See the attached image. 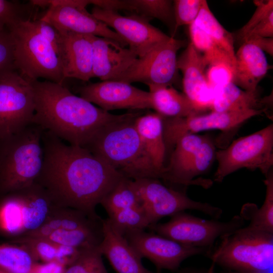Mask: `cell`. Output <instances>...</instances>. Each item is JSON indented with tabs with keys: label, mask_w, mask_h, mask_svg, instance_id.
<instances>
[{
	"label": "cell",
	"mask_w": 273,
	"mask_h": 273,
	"mask_svg": "<svg viewBox=\"0 0 273 273\" xmlns=\"http://www.w3.org/2000/svg\"><path fill=\"white\" fill-rule=\"evenodd\" d=\"M42 143L43 163L35 182L56 206L100 218L96 207L123 176L88 149L67 145L50 131H44Z\"/></svg>",
	"instance_id": "1"
},
{
	"label": "cell",
	"mask_w": 273,
	"mask_h": 273,
	"mask_svg": "<svg viewBox=\"0 0 273 273\" xmlns=\"http://www.w3.org/2000/svg\"><path fill=\"white\" fill-rule=\"evenodd\" d=\"M35 111L32 123L70 145L86 147L107 124L119 119L73 94L64 84L32 81Z\"/></svg>",
	"instance_id": "2"
},
{
	"label": "cell",
	"mask_w": 273,
	"mask_h": 273,
	"mask_svg": "<svg viewBox=\"0 0 273 273\" xmlns=\"http://www.w3.org/2000/svg\"><path fill=\"white\" fill-rule=\"evenodd\" d=\"M141 112H129L104 126L85 148L131 180L161 178L134 125Z\"/></svg>",
	"instance_id": "3"
},
{
	"label": "cell",
	"mask_w": 273,
	"mask_h": 273,
	"mask_svg": "<svg viewBox=\"0 0 273 273\" xmlns=\"http://www.w3.org/2000/svg\"><path fill=\"white\" fill-rule=\"evenodd\" d=\"M45 130L31 123L21 130L0 139V193L8 194L36 180L44 158L42 137Z\"/></svg>",
	"instance_id": "4"
},
{
	"label": "cell",
	"mask_w": 273,
	"mask_h": 273,
	"mask_svg": "<svg viewBox=\"0 0 273 273\" xmlns=\"http://www.w3.org/2000/svg\"><path fill=\"white\" fill-rule=\"evenodd\" d=\"M33 19L21 18L7 27L13 39L16 69L31 81L43 78L64 84L60 59L36 31Z\"/></svg>",
	"instance_id": "5"
},
{
	"label": "cell",
	"mask_w": 273,
	"mask_h": 273,
	"mask_svg": "<svg viewBox=\"0 0 273 273\" xmlns=\"http://www.w3.org/2000/svg\"><path fill=\"white\" fill-rule=\"evenodd\" d=\"M208 253L213 263L233 271L268 273L273 264V234L248 225L222 239Z\"/></svg>",
	"instance_id": "6"
},
{
	"label": "cell",
	"mask_w": 273,
	"mask_h": 273,
	"mask_svg": "<svg viewBox=\"0 0 273 273\" xmlns=\"http://www.w3.org/2000/svg\"><path fill=\"white\" fill-rule=\"evenodd\" d=\"M217 167L214 180L220 183L241 168L259 169L265 175L272 169L273 124L239 138L216 151Z\"/></svg>",
	"instance_id": "7"
},
{
	"label": "cell",
	"mask_w": 273,
	"mask_h": 273,
	"mask_svg": "<svg viewBox=\"0 0 273 273\" xmlns=\"http://www.w3.org/2000/svg\"><path fill=\"white\" fill-rule=\"evenodd\" d=\"M132 181L150 225L157 223L165 216H171L186 210L199 211L215 219L222 215L221 208L208 203L193 200L185 191L168 187L158 178H147Z\"/></svg>",
	"instance_id": "8"
},
{
	"label": "cell",
	"mask_w": 273,
	"mask_h": 273,
	"mask_svg": "<svg viewBox=\"0 0 273 273\" xmlns=\"http://www.w3.org/2000/svg\"><path fill=\"white\" fill-rule=\"evenodd\" d=\"M165 223H156L148 229L181 244L210 250L218 238L227 236L244 226L245 220L236 215L228 221L206 220L186 213H176Z\"/></svg>",
	"instance_id": "9"
},
{
	"label": "cell",
	"mask_w": 273,
	"mask_h": 273,
	"mask_svg": "<svg viewBox=\"0 0 273 273\" xmlns=\"http://www.w3.org/2000/svg\"><path fill=\"white\" fill-rule=\"evenodd\" d=\"M35 111L32 81L17 70L0 78V139L32 123Z\"/></svg>",
	"instance_id": "10"
},
{
	"label": "cell",
	"mask_w": 273,
	"mask_h": 273,
	"mask_svg": "<svg viewBox=\"0 0 273 273\" xmlns=\"http://www.w3.org/2000/svg\"><path fill=\"white\" fill-rule=\"evenodd\" d=\"M185 44V40L170 36L143 56L138 58L115 80L130 84L141 82L149 88L172 85L176 80L178 70L177 53Z\"/></svg>",
	"instance_id": "11"
},
{
	"label": "cell",
	"mask_w": 273,
	"mask_h": 273,
	"mask_svg": "<svg viewBox=\"0 0 273 273\" xmlns=\"http://www.w3.org/2000/svg\"><path fill=\"white\" fill-rule=\"evenodd\" d=\"M266 109L217 112L191 115L184 118H163L164 139L166 149L187 133L212 129L228 132L235 129L248 119L266 113Z\"/></svg>",
	"instance_id": "12"
},
{
	"label": "cell",
	"mask_w": 273,
	"mask_h": 273,
	"mask_svg": "<svg viewBox=\"0 0 273 273\" xmlns=\"http://www.w3.org/2000/svg\"><path fill=\"white\" fill-rule=\"evenodd\" d=\"M123 237L142 258L149 260L158 270H176L188 258L209 251L181 244L145 230L129 232Z\"/></svg>",
	"instance_id": "13"
},
{
	"label": "cell",
	"mask_w": 273,
	"mask_h": 273,
	"mask_svg": "<svg viewBox=\"0 0 273 273\" xmlns=\"http://www.w3.org/2000/svg\"><path fill=\"white\" fill-rule=\"evenodd\" d=\"M91 14L112 27L138 58L170 37L151 25V19L136 14L123 16L118 12L96 6L93 8Z\"/></svg>",
	"instance_id": "14"
},
{
	"label": "cell",
	"mask_w": 273,
	"mask_h": 273,
	"mask_svg": "<svg viewBox=\"0 0 273 273\" xmlns=\"http://www.w3.org/2000/svg\"><path fill=\"white\" fill-rule=\"evenodd\" d=\"M80 97L109 112L116 109H150V93L130 83L105 80L79 86Z\"/></svg>",
	"instance_id": "15"
},
{
	"label": "cell",
	"mask_w": 273,
	"mask_h": 273,
	"mask_svg": "<svg viewBox=\"0 0 273 273\" xmlns=\"http://www.w3.org/2000/svg\"><path fill=\"white\" fill-rule=\"evenodd\" d=\"M39 19L50 23L59 31L107 38L123 47L127 46L121 36L96 18L85 7L50 4L48 9Z\"/></svg>",
	"instance_id": "16"
},
{
	"label": "cell",
	"mask_w": 273,
	"mask_h": 273,
	"mask_svg": "<svg viewBox=\"0 0 273 273\" xmlns=\"http://www.w3.org/2000/svg\"><path fill=\"white\" fill-rule=\"evenodd\" d=\"M207 66L191 42L177 60V69L183 74L184 93L202 113L211 110L214 96L207 79Z\"/></svg>",
	"instance_id": "17"
},
{
	"label": "cell",
	"mask_w": 273,
	"mask_h": 273,
	"mask_svg": "<svg viewBox=\"0 0 273 273\" xmlns=\"http://www.w3.org/2000/svg\"><path fill=\"white\" fill-rule=\"evenodd\" d=\"M86 36L93 50V77L102 81L115 80L138 58L129 48L121 46L113 40L94 35Z\"/></svg>",
	"instance_id": "18"
},
{
	"label": "cell",
	"mask_w": 273,
	"mask_h": 273,
	"mask_svg": "<svg viewBox=\"0 0 273 273\" xmlns=\"http://www.w3.org/2000/svg\"><path fill=\"white\" fill-rule=\"evenodd\" d=\"M61 36L59 59L64 79L84 81L93 78L92 44L86 35L59 31Z\"/></svg>",
	"instance_id": "19"
},
{
	"label": "cell",
	"mask_w": 273,
	"mask_h": 273,
	"mask_svg": "<svg viewBox=\"0 0 273 273\" xmlns=\"http://www.w3.org/2000/svg\"><path fill=\"white\" fill-rule=\"evenodd\" d=\"M103 232L99 248L116 273H154L143 265L142 258L126 239L113 229L108 218L103 219Z\"/></svg>",
	"instance_id": "20"
},
{
	"label": "cell",
	"mask_w": 273,
	"mask_h": 273,
	"mask_svg": "<svg viewBox=\"0 0 273 273\" xmlns=\"http://www.w3.org/2000/svg\"><path fill=\"white\" fill-rule=\"evenodd\" d=\"M15 192L20 211V236L39 228L57 206L48 192L36 182Z\"/></svg>",
	"instance_id": "21"
},
{
	"label": "cell",
	"mask_w": 273,
	"mask_h": 273,
	"mask_svg": "<svg viewBox=\"0 0 273 273\" xmlns=\"http://www.w3.org/2000/svg\"><path fill=\"white\" fill-rule=\"evenodd\" d=\"M268 68L264 53L255 44L244 42L235 53L232 82L245 90L255 91Z\"/></svg>",
	"instance_id": "22"
},
{
	"label": "cell",
	"mask_w": 273,
	"mask_h": 273,
	"mask_svg": "<svg viewBox=\"0 0 273 273\" xmlns=\"http://www.w3.org/2000/svg\"><path fill=\"white\" fill-rule=\"evenodd\" d=\"M134 125L147 153L162 178L166 152L163 117L156 112L142 113L135 118Z\"/></svg>",
	"instance_id": "23"
},
{
	"label": "cell",
	"mask_w": 273,
	"mask_h": 273,
	"mask_svg": "<svg viewBox=\"0 0 273 273\" xmlns=\"http://www.w3.org/2000/svg\"><path fill=\"white\" fill-rule=\"evenodd\" d=\"M151 108L167 118H184L202 114L184 93L170 86L149 88Z\"/></svg>",
	"instance_id": "24"
},
{
	"label": "cell",
	"mask_w": 273,
	"mask_h": 273,
	"mask_svg": "<svg viewBox=\"0 0 273 273\" xmlns=\"http://www.w3.org/2000/svg\"><path fill=\"white\" fill-rule=\"evenodd\" d=\"M216 150L213 141L205 136L194 155L175 178L173 184L187 186L197 185L205 189L210 188L212 180L195 178L205 173L216 160Z\"/></svg>",
	"instance_id": "25"
},
{
	"label": "cell",
	"mask_w": 273,
	"mask_h": 273,
	"mask_svg": "<svg viewBox=\"0 0 273 273\" xmlns=\"http://www.w3.org/2000/svg\"><path fill=\"white\" fill-rule=\"evenodd\" d=\"M102 219L94 218L77 209L56 206L39 228L20 236L44 237L57 231H70L89 226Z\"/></svg>",
	"instance_id": "26"
},
{
	"label": "cell",
	"mask_w": 273,
	"mask_h": 273,
	"mask_svg": "<svg viewBox=\"0 0 273 273\" xmlns=\"http://www.w3.org/2000/svg\"><path fill=\"white\" fill-rule=\"evenodd\" d=\"M267 99L259 98L258 90H245L231 82L214 92L211 111L226 112L248 109H266L262 106Z\"/></svg>",
	"instance_id": "27"
},
{
	"label": "cell",
	"mask_w": 273,
	"mask_h": 273,
	"mask_svg": "<svg viewBox=\"0 0 273 273\" xmlns=\"http://www.w3.org/2000/svg\"><path fill=\"white\" fill-rule=\"evenodd\" d=\"M41 238L79 250L99 247L103 238V218L89 226L70 231H57Z\"/></svg>",
	"instance_id": "28"
},
{
	"label": "cell",
	"mask_w": 273,
	"mask_h": 273,
	"mask_svg": "<svg viewBox=\"0 0 273 273\" xmlns=\"http://www.w3.org/2000/svg\"><path fill=\"white\" fill-rule=\"evenodd\" d=\"M264 183L266 194L262 206L247 203L243 205L240 216L250 221L248 225L260 230L273 234V172L271 169L266 174Z\"/></svg>",
	"instance_id": "29"
},
{
	"label": "cell",
	"mask_w": 273,
	"mask_h": 273,
	"mask_svg": "<svg viewBox=\"0 0 273 273\" xmlns=\"http://www.w3.org/2000/svg\"><path fill=\"white\" fill-rule=\"evenodd\" d=\"M194 23L206 33L230 58L235 66L234 39L232 34L219 23L210 10L207 2L203 4Z\"/></svg>",
	"instance_id": "30"
},
{
	"label": "cell",
	"mask_w": 273,
	"mask_h": 273,
	"mask_svg": "<svg viewBox=\"0 0 273 273\" xmlns=\"http://www.w3.org/2000/svg\"><path fill=\"white\" fill-rule=\"evenodd\" d=\"M205 135L187 133L179 138L174 145L169 163L165 166L162 179L173 184L174 180L198 150Z\"/></svg>",
	"instance_id": "31"
},
{
	"label": "cell",
	"mask_w": 273,
	"mask_h": 273,
	"mask_svg": "<svg viewBox=\"0 0 273 273\" xmlns=\"http://www.w3.org/2000/svg\"><path fill=\"white\" fill-rule=\"evenodd\" d=\"M39 262L21 245H0V270L9 273H32Z\"/></svg>",
	"instance_id": "32"
},
{
	"label": "cell",
	"mask_w": 273,
	"mask_h": 273,
	"mask_svg": "<svg viewBox=\"0 0 273 273\" xmlns=\"http://www.w3.org/2000/svg\"><path fill=\"white\" fill-rule=\"evenodd\" d=\"M125 10L151 19H159L171 29L173 37L175 22L172 1L125 0Z\"/></svg>",
	"instance_id": "33"
},
{
	"label": "cell",
	"mask_w": 273,
	"mask_h": 273,
	"mask_svg": "<svg viewBox=\"0 0 273 273\" xmlns=\"http://www.w3.org/2000/svg\"><path fill=\"white\" fill-rule=\"evenodd\" d=\"M100 204L108 216L121 210L141 205L132 180L124 177L107 193Z\"/></svg>",
	"instance_id": "34"
},
{
	"label": "cell",
	"mask_w": 273,
	"mask_h": 273,
	"mask_svg": "<svg viewBox=\"0 0 273 273\" xmlns=\"http://www.w3.org/2000/svg\"><path fill=\"white\" fill-rule=\"evenodd\" d=\"M189 34L190 42L202 56L207 66L224 64L234 70V64L229 56L194 22L189 25Z\"/></svg>",
	"instance_id": "35"
},
{
	"label": "cell",
	"mask_w": 273,
	"mask_h": 273,
	"mask_svg": "<svg viewBox=\"0 0 273 273\" xmlns=\"http://www.w3.org/2000/svg\"><path fill=\"white\" fill-rule=\"evenodd\" d=\"M113 229L121 235L149 228L150 222L141 206L119 211L108 217Z\"/></svg>",
	"instance_id": "36"
},
{
	"label": "cell",
	"mask_w": 273,
	"mask_h": 273,
	"mask_svg": "<svg viewBox=\"0 0 273 273\" xmlns=\"http://www.w3.org/2000/svg\"><path fill=\"white\" fill-rule=\"evenodd\" d=\"M99 247L81 249L63 273H108Z\"/></svg>",
	"instance_id": "37"
},
{
	"label": "cell",
	"mask_w": 273,
	"mask_h": 273,
	"mask_svg": "<svg viewBox=\"0 0 273 273\" xmlns=\"http://www.w3.org/2000/svg\"><path fill=\"white\" fill-rule=\"evenodd\" d=\"M12 243L27 248L38 262L58 263L59 244L43 238L25 236L15 237Z\"/></svg>",
	"instance_id": "38"
},
{
	"label": "cell",
	"mask_w": 273,
	"mask_h": 273,
	"mask_svg": "<svg viewBox=\"0 0 273 273\" xmlns=\"http://www.w3.org/2000/svg\"><path fill=\"white\" fill-rule=\"evenodd\" d=\"M203 0H175L173 1L174 31L180 26L191 25L197 18Z\"/></svg>",
	"instance_id": "39"
},
{
	"label": "cell",
	"mask_w": 273,
	"mask_h": 273,
	"mask_svg": "<svg viewBox=\"0 0 273 273\" xmlns=\"http://www.w3.org/2000/svg\"><path fill=\"white\" fill-rule=\"evenodd\" d=\"M15 70L13 42L7 28L0 32V78Z\"/></svg>",
	"instance_id": "40"
},
{
	"label": "cell",
	"mask_w": 273,
	"mask_h": 273,
	"mask_svg": "<svg viewBox=\"0 0 273 273\" xmlns=\"http://www.w3.org/2000/svg\"><path fill=\"white\" fill-rule=\"evenodd\" d=\"M25 10V7L18 2L0 0V32L18 19L31 17Z\"/></svg>",
	"instance_id": "41"
},
{
	"label": "cell",
	"mask_w": 273,
	"mask_h": 273,
	"mask_svg": "<svg viewBox=\"0 0 273 273\" xmlns=\"http://www.w3.org/2000/svg\"><path fill=\"white\" fill-rule=\"evenodd\" d=\"M257 8L248 22L237 31L236 37L241 41L242 39L260 21L273 12V1H255Z\"/></svg>",
	"instance_id": "42"
},
{
	"label": "cell",
	"mask_w": 273,
	"mask_h": 273,
	"mask_svg": "<svg viewBox=\"0 0 273 273\" xmlns=\"http://www.w3.org/2000/svg\"><path fill=\"white\" fill-rule=\"evenodd\" d=\"M233 74V68L224 64L210 66L206 72L208 82L214 92L223 85L232 82Z\"/></svg>",
	"instance_id": "43"
},
{
	"label": "cell",
	"mask_w": 273,
	"mask_h": 273,
	"mask_svg": "<svg viewBox=\"0 0 273 273\" xmlns=\"http://www.w3.org/2000/svg\"><path fill=\"white\" fill-rule=\"evenodd\" d=\"M33 23L36 31L51 45L59 57L61 43V36L59 31L50 23L39 18L34 19Z\"/></svg>",
	"instance_id": "44"
},
{
	"label": "cell",
	"mask_w": 273,
	"mask_h": 273,
	"mask_svg": "<svg viewBox=\"0 0 273 273\" xmlns=\"http://www.w3.org/2000/svg\"><path fill=\"white\" fill-rule=\"evenodd\" d=\"M273 12L255 26L241 40L243 43L253 37L272 38Z\"/></svg>",
	"instance_id": "45"
},
{
	"label": "cell",
	"mask_w": 273,
	"mask_h": 273,
	"mask_svg": "<svg viewBox=\"0 0 273 273\" xmlns=\"http://www.w3.org/2000/svg\"><path fill=\"white\" fill-rule=\"evenodd\" d=\"M244 42H250L255 44V46H256L263 52H266L269 55L272 56V55H273V38H272L253 37H251L247 39Z\"/></svg>",
	"instance_id": "46"
},
{
	"label": "cell",
	"mask_w": 273,
	"mask_h": 273,
	"mask_svg": "<svg viewBox=\"0 0 273 273\" xmlns=\"http://www.w3.org/2000/svg\"><path fill=\"white\" fill-rule=\"evenodd\" d=\"M66 267L57 262L38 263L32 273H63Z\"/></svg>",
	"instance_id": "47"
},
{
	"label": "cell",
	"mask_w": 273,
	"mask_h": 273,
	"mask_svg": "<svg viewBox=\"0 0 273 273\" xmlns=\"http://www.w3.org/2000/svg\"><path fill=\"white\" fill-rule=\"evenodd\" d=\"M180 273H213V265H212L211 267L209 268V269L207 271L185 269L181 270Z\"/></svg>",
	"instance_id": "48"
},
{
	"label": "cell",
	"mask_w": 273,
	"mask_h": 273,
	"mask_svg": "<svg viewBox=\"0 0 273 273\" xmlns=\"http://www.w3.org/2000/svg\"><path fill=\"white\" fill-rule=\"evenodd\" d=\"M229 273H266V272H242V271L231 270Z\"/></svg>",
	"instance_id": "49"
},
{
	"label": "cell",
	"mask_w": 273,
	"mask_h": 273,
	"mask_svg": "<svg viewBox=\"0 0 273 273\" xmlns=\"http://www.w3.org/2000/svg\"><path fill=\"white\" fill-rule=\"evenodd\" d=\"M0 273H9V272H6V271L0 270Z\"/></svg>",
	"instance_id": "50"
},
{
	"label": "cell",
	"mask_w": 273,
	"mask_h": 273,
	"mask_svg": "<svg viewBox=\"0 0 273 273\" xmlns=\"http://www.w3.org/2000/svg\"><path fill=\"white\" fill-rule=\"evenodd\" d=\"M155 273H161V270H158L157 269V271Z\"/></svg>",
	"instance_id": "51"
}]
</instances>
